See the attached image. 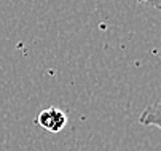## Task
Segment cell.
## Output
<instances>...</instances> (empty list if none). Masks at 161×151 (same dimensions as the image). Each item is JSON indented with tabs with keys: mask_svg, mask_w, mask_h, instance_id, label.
I'll use <instances>...</instances> for the list:
<instances>
[{
	"mask_svg": "<svg viewBox=\"0 0 161 151\" xmlns=\"http://www.w3.org/2000/svg\"><path fill=\"white\" fill-rule=\"evenodd\" d=\"M69 121V116L64 110L56 108V107H50V108H45L38 113L37 116V122L40 127H43L45 131H48L51 134H58L65 127Z\"/></svg>",
	"mask_w": 161,
	"mask_h": 151,
	"instance_id": "6da1fadb",
	"label": "cell"
},
{
	"mask_svg": "<svg viewBox=\"0 0 161 151\" xmlns=\"http://www.w3.org/2000/svg\"><path fill=\"white\" fill-rule=\"evenodd\" d=\"M139 122L148 127H158L161 131V103H152L141 113Z\"/></svg>",
	"mask_w": 161,
	"mask_h": 151,
	"instance_id": "7a4b0ae2",
	"label": "cell"
}]
</instances>
